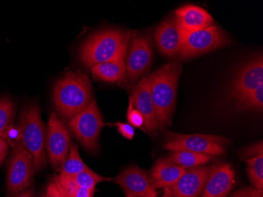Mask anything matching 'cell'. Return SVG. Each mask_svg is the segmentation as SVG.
<instances>
[{"label":"cell","instance_id":"cell-1","mask_svg":"<svg viewBox=\"0 0 263 197\" xmlns=\"http://www.w3.org/2000/svg\"><path fill=\"white\" fill-rule=\"evenodd\" d=\"M92 88L87 75L80 71L69 72L53 87L52 100L59 118L69 120L91 103Z\"/></svg>","mask_w":263,"mask_h":197},{"label":"cell","instance_id":"cell-2","mask_svg":"<svg viewBox=\"0 0 263 197\" xmlns=\"http://www.w3.org/2000/svg\"><path fill=\"white\" fill-rule=\"evenodd\" d=\"M181 73V64L174 62L162 66L152 75H148L155 118L158 128L161 130L169 127L172 123Z\"/></svg>","mask_w":263,"mask_h":197},{"label":"cell","instance_id":"cell-3","mask_svg":"<svg viewBox=\"0 0 263 197\" xmlns=\"http://www.w3.org/2000/svg\"><path fill=\"white\" fill-rule=\"evenodd\" d=\"M131 32L104 29L89 37L80 47L79 58L86 67L125 58Z\"/></svg>","mask_w":263,"mask_h":197},{"label":"cell","instance_id":"cell-4","mask_svg":"<svg viewBox=\"0 0 263 197\" xmlns=\"http://www.w3.org/2000/svg\"><path fill=\"white\" fill-rule=\"evenodd\" d=\"M17 129V141L32 155L35 171H40L47 164V152L45 126L39 105L30 103L22 108Z\"/></svg>","mask_w":263,"mask_h":197},{"label":"cell","instance_id":"cell-5","mask_svg":"<svg viewBox=\"0 0 263 197\" xmlns=\"http://www.w3.org/2000/svg\"><path fill=\"white\" fill-rule=\"evenodd\" d=\"M152 58L150 34H132L125 59V78L122 83L125 89L134 88L139 79L148 72Z\"/></svg>","mask_w":263,"mask_h":197},{"label":"cell","instance_id":"cell-6","mask_svg":"<svg viewBox=\"0 0 263 197\" xmlns=\"http://www.w3.org/2000/svg\"><path fill=\"white\" fill-rule=\"evenodd\" d=\"M230 144L226 137L216 135L178 134L167 132L164 149L170 152L189 151L210 156H219L226 153L224 145Z\"/></svg>","mask_w":263,"mask_h":197},{"label":"cell","instance_id":"cell-7","mask_svg":"<svg viewBox=\"0 0 263 197\" xmlns=\"http://www.w3.org/2000/svg\"><path fill=\"white\" fill-rule=\"evenodd\" d=\"M69 127L80 143L92 153L99 149V139L104 127L103 117L96 100L84 111L69 120Z\"/></svg>","mask_w":263,"mask_h":197},{"label":"cell","instance_id":"cell-8","mask_svg":"<svg viewBox=\"0 0 263 197\" xmlns=\"http://www.w3.org/2000/svg\"><path fill=\"white\" fill-rule=\"evenodd\" d=\"M230 39L218 26H211L194 32H184L182 46L179 56L187 59L224 47Z\"/></svg>","mask_w":263,"mask_h":197},{"label":"cell","instance_id":"cell-9","mask_svg":"<svg viewBox=\"0 0 263 197\" xmlns=\"http://www.w3.org/2000/svg\"><path fill=\"white\" fill-rule=\"evenodd\" d=\"M35 172L32 155L17 141L12 152L7 172V190L10 195L14 196L30 187Z\"/></svg>","mask_w":263,"mask_h":197},{"label":"cell","instance_id":"cell-10","mask_svg":"<svg viewBox=\"0 0 263 197\" xmlns=\"http://www.w3.org/2000/svg\"><path fill=\"white\" fill-rule=\"evenodd\" d=\"M71 147L69 129L56 112H52L46 133V152L53 168L61 170Z\"/></svg>","mask_w":263,"mask_h":197},{"label":"cell","instance_id":"cell-11","mask_svg":"<svg viewBox=\"0 0 263 197\" xmlns=\"http://www.w3.org/2000/svg\"><path fill=\"white\" fill-rule=\"evenodd\" d=\"M115 181L124 191L125 197H157L148 173L137 166L122 170Z\"/></svg>","mask_w":263,"mask_h":197},{"label":"cell","instance_id":"cell-12","mask_svg":"<svg viewBox=\"0 0 263 197\" xmlns=\"http://www.w3.org/2000/svg\"><path fill=\"white\" fill-rule=\"evenodd\" d=\"M184 32L175 17L165 19L158 26L154 34L156 47L164 56L179 55L183 43Z\"/></svg>","mask_w":263,"mask_h":197},{"label":"cell","instance_id":"cell-13","mask_svg":"<svg viewBox=\"0 0 263 197\" xmlns=\"http://www.w3.org/2000/svg\"><path fill=\"white\" fill-rule=\"evenodd\" d=\"M130 96L133 98L134 108L141 114L144 120V131L155 136L159 128L151 95L149 76L143 77L140 82L134 86Z\"/></svg>","mask_w":263,"mask_h":197},{"label":"cell","instance_id":"cell-14","mask_svg":"<svg viewBox=\"0 0 263 197\" xmlns=\"http://www.w3.org/2000/svg\"><path fill=\"white\" fill-rule=\"evenodd\" d=\"M263 84L262 56H257L247 63L238 73L232 84V96L240 100Z\"/></svg>","mask_w":263,"mask_h":197},{"label":"cell","instance_id":"cell-15","mask_svg":"<svg viewBox=\"0 0 263 197\" xmlns=\"http://www.w3.org/2000/svg\"><path fill=\"white\" fill-rule=\"evenodd\" d=\"M235 185V172L230 164L219 163L211 167L201 197H227Z\"/></svg>","mask_w":263,"mask_h":197},{"label":"cell","instance_id":"cell-16","mask_svg":"<svg viewBox=\"0 0 263 197\" xmlns=\"http://www.w3.org/2000/svg\"><path fill=\"white\" fill-rule=\"evenodd\" d=\"M211 167L186 169L178 182L171 188L174 197H201Z\"/></svg>","mask_w":263,"mask_h":197},{"label":"cell","instance_id":"cell-17","mask_svg":"<svg viewBox=\"0 0 263 197\" xmlns=\"http://www.w3.org/2000/svg\"><path fill=\"white\" fill-rule=\"evenodd\" d=\"M185 170L184 167L173 162L169 157H162L156 161L149 175L155 189H171L181 178Z\"/></svg>","mask_w":263,"mask_h":197},{"label":"cell","instance_id":"cell-18","mask_svg":"<svg viewBox=\"0 0 263 197\" xmlns=\"http://www.w3.org/2000/svg\"><path fill=\"white\" fill-rule=\"evenodd\" d=\"M175 17L184 32H194L212 26V16L202 7L192 4L183 6L175 11Z\"/></svg>","mask_w":263,"mask_h":197},{"label":"cell","instance_id":"cell-19","mask_svg":"<svg viewBox=\"0 0 263 197\" xmlns=\"http://www.w3.org/2000/svg\"><path fill=\"white\" fill-rule=\"evenodd\" d=\"M125 58L95 65L91 68L93 77L105 82L122 84L125 78Z\"/></svg>","mask_w":263,"mask_h":197},{"label":"cell","instance_id":"cell-20","mask_svg":"<svg viewBox=\"0 0 263 197\" xmlns=\"http://www.w3.org/2000/svg\"><path fill=\"white\" fill-rule=\"evenodd\" d=\"M173 162L184 169L193 168L204 165L212 159V156L189 151H175L168 155Z\"/></svg>","mask_w":263,"mask_h":197},{"label":"cell","instance_id":"cell-21","mask_svg":"<svg viewBox=\"0 0 263 197\" xmlns=\"http://www.w3.org/2000/svg\"><path fill=\"white\" fill-rule=\"evenodd\" d=\"M14 114L15 108L12 100L9 98L0 99V137L8 138L14 127Z\"/></svg>","mask_w":263,"mask_h":197},{"label":"cell","instance_id":"cell-22","mask_svg":"<svg viewBox=\"0 0 263 197\" xmlns=\"http://www.w3.org/2000/svg\"><path fill=\"white\" fill-rule=\"evenodd\" d=\"M89 169L80 156L78 147L76 145H72L66 162L60 170V175L75 176Z\"/></svg>","mask_w":263,"mask_h":197},{"label":"cell","instance_id":"cell-23","mask_svg":"<svg viewBox=\"0 0 263 197\" xmlns=\"http://www.w3.org/2000/svg\"><path fill=\"white\" fill-rule=\"evenodd\" d=\"M248 164V177L254 188L262 190L263 189V155L246 160Z\"/></svg>","mask_w":263,"mask_h":197},{"label":"cell","instance_id":"cell-24","mask_svg":"<svg viewBox=\"0 0 263 197\" xmlns=\"http://www.w3.org/2000/svg\"><path fill=\"white\" fill-rule=\"evenodd\" d=\"M78 187L88 189H96L97 184L103 182H110L111 178L103 177L89 169L74 176Z\"/></svg>","mask_w":263,"mask_h":197},{"label":"cell","instance_id":"cell-25","mask_svg":"<svg viewBox=\"0 0 263 197\" xmlns=\"http://www.w3.org/2000/svg\"><path fill=\"white\" fill-rule=\"evenodd\" d=\"M238 103L242 108L261 112L263 108V84L254 91L245 95L240 100H238Z\"/></svg>","mask_w":263,"mask_h":197},{"label":"cell","instance_id":"cell-26","mask_svg":"<svg viewBox=\"0 0 263 197\" xmlns=\"http://www.w3.org/2000/svg\"><path fill=\"white\" fill-rule=\"evenodd\" d=\"M53 181L58 188L64 191L70 196L74 197L78 192V186L74 176L55 175Z\"/></svg>","mask_w":263,"mask_h":197},{"label":"cell","instance_id":"cell-27","mask_svg":"<svg viewBox=\"0 0 263 197\" xmlns=\"http://www.w3.org/2000/svg\"><path fill=\"white\" fill-rule=\"evenodd\" d=\"M126 117L129 122L128 124H130L132 127L140 129L144 131V120L141 114L134 108V102L131 96H129V104H128Z\"/></svg>","mask_w":263,"mask_h":197},{"label":"cell","instance_id":"cell-28","mask_svg":"<svg viewBox=\"0 0 263 197\" xmlns=\"http://www.w3.org/2000/svg\"><path fill=\"white\" fill-rule=\"evenodd\" d=\"M263 155V143L262 141L257 142L254 145L247 147L242 151L240 155L243 158H252L255 157Z\"/></svg>","mask_w":263,"mask_h":197},{"label":"cell","instance_id":"cell-29","mask_svg":"<svg viewBox=\"0 0 263 197\" xmlns=\"http://www.w3.org/2000/svg\"><path fill=\"white\" fill-rule=\"evenodd\" d=\"M110 126L116 127L118 133H120L122 137H125L127 140H131L134 139V135H135V130H134V127H132L128 123L118 121V122L111 124Z\"/></svg>","mask_w":263,"mask_h":197},{"label":"cell","instance_id":"cell-30","mask_svg":"<svg viewBox=\"0 0 263 197\" xmlns=\"http://www.w3.org/2000/svg\"><path fill=\"white\" fill-rule=\"evenodd\" d=\"M262 192L254 187L243 188L234 192L231 197H263Z\"/></svg>","mask_w":263,"mask_h":197},{"label":"cell","instance_id":"cell-31","mask_svg":"<svg viewBox=\"0 0 263 197\" xmlns=\"http://www.w3.org/2000/svg\"><path fill=\"white\" fill-rule=\"evenodd\" d=\"M44 194V197H62L61 193L53 180L48 182Z\"/></svg>","mask_w":263,"mask_h":197},{"label":"cell","instance_id":"cell-32","mask_svg":"<svg viewBox=\"0 0 263 197\" xmlns=\"http://www.w3.org/2000/svg\"><path fill=\"white\" fill-rule=\"evenodd\" d=\"M8 152V141L6 139L0 137V165H2Z\"/></svg>","mask_w":263,"mask_h":197},{"label":"cell","instance_id":"cell-33","mask_svg":"<svg viewBox=\"0 0 263 197\" xmlns=\"http://www.w3.org/2000/svg\"><path fill=\"white\" fill-rule=\"evenodd\" d=\"M96 189H88L85 188H78V192L74 197H93Z\"/></svg>","mask_w":263,"mask_h":197},{"label":"cell","instance_id":"cell-34","mask_svg":"<svg viewBox=\"0 0 263 197\" xmlns=\"http://www.w3.org/2000/svg\"><path fill=\"white\" fill-rule=\"evenodd\" d=\"M14 197H35L34 189L32 188L29 187L25 190L17 193V195H14Z\"/></svg>","mask_w":263,"mask_h":197},{"label":"cell","instance_id":"cell-35","mask_svg":"<svg viewBox=\"0 0 263 197\" xmlns=\"http://www.w3.org/2000/svg\"><path fill=\"white\" fill-rule=\"evenodd\" d=\"M161 197H174L173 196L172 191L169 188H165V189H164L163 195Z\"/></svg>","mask_w":263,"mask_h":197},{"label":"cell","instance_id":"cell-36","mask_svg":"<svg viewBox=\"0 0 263 197\" xmlns=\"http://www.w3.org/2000/svg\"><path fill=\"white\" fill-rule=\"evenodd\" d=\"M58 189H59V192H60V193H61L62 197H72L70 196V195H68L67 193H66V192H65L64 191L59 189V188H58Z\"/></svg>","mask_w":263,"mask_h":197},{"label":"cell","instance_id":"cell-37","mask_svg":"<svg viewBox=\"0 0 263 197\" xmlns=\"http://www.w3.org/2000/svg\"><path fill=\"white\" fill-rule=\"evenodd\" d=\"M41 197H44V192H43L42 194H41Z\"/></svg>","mask_w":263,"mask_h":197}]
</instances>
